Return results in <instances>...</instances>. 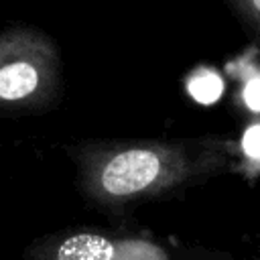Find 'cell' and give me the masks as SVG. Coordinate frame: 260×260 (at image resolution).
<instances>
[{"label": "cell", "mask_w": 260, "mask_h": 260, "mask_svg": "<svg viewBox=\"0 0 260 260\" xmlns=\"http://www.w3.org/2000/svg\"><path fill=\"white\" fill-rule=\"evenodd\" d=\"M28 260H173L150 238L93 230L51 234L26 250Z\"/></svg>", "instance_id": "7a4b0ae2"}, {"label": "cell", "mask_w": 260, "mask_h": 260, "mask_svg": "<svg viewBox=\"0 0 260 260\" xmlns=\"http://www.w3.org/2000/svg\"><path fill=\"white\" fill-rule=\"evenodd\" d=\"M175 260H236V258L203 246H183Z\"/></svg>", "instance_id": "8992f818"}, {"label": "cell", "mask_w": 260, "mask_h": 260, "mask_svg": "<svg viewBox=\"0 0 260 260\" xmlns=\"http://www.w3.org/2000/svg\"><path fill=\"white\" fill-rule=\"evenodd\" d=\"M244 28L260 43V0H225Z\"/></svg>", "instance_id": "5b68a950"}, {"label": "cell", "mask_w": 260, "mask_h": 260, "mask_svg": "<svg viewBox=\"0 0 260 260\" xmlns=\"http://www.w3.org/2000/svg\"><path fill=\"white\" fill-rule=\"evenodd\" d=\"M236 171L246 179L260 177V114H254L242 128V136L236 138Z\"/></svg>", "instance_id": "277c9868"}, {"label": "cell", "mask_w": 260, "mask_h": 260, "mask_svg": "<svg viewBox=\"0 0 260 260\" xmlns=\"http://www.w3.org/2000/svg\"><path fill=\"white\" fill-rule=\"evenodd\" d=\"M57 89V71L45 51L0 55V108H41Z\"/></svg>", "instance_id": "3957f363"}, {"label": "cell", "mask_w": 260, "mask_h": 260, "mask_svg": "<svg viewBox=\"0 0 260 260\" xmlns=\"http://www.w3.org/2000/svg\"><path fill=\"white\" fill-rule=\"evenodd\" d=\"M79 193L106 211L162 201L236 171V138L199 134L181 138L83 140L67 146Z\"/></svg>", "instance_id": "6da1fadb"}]
</instances>
